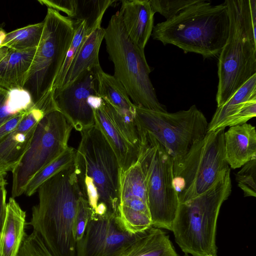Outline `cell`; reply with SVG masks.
Masks as SVG:
<instances>
[{"mask_svg":"<svg viewBox=\"0 0 256 256\" xmlns=\"http://www.w3.org/2000/svg\"><path fill=\"white\" fill-rule=\"evenodd\" d=\"M28 224L54 256H76V218L82 196L74 163L44 182Z\"/></svg>","mask_w":256,"mask_h":256,"instance_id":"cell-1","label":"cell"},{"mask_svg":"<svg viewBox=\"0 0 256 256\" xmlns=\"http://www.w3.org/2000/svg\"><path fill=\"white\" fill-rule=\"evenodd\" d=\"M74 164L82 196L93 216L114 214L120 200V168L112 147L95 124L81 132Z\"/></svg>","mask_w":256,"mask_h":256,"instance_id":"cell-2","label":"cell"},{"mask_svg":"<svg viewBox=\"0 0 256 256\" xmlns=\"http://www.w3.org/2000/svg\"><path fill=\"white\" fill-rule=\"evenodd\" d=\"M230 20L224 2L202 0L154 26L151 36L204 58L219 55L228 38Z\"/></svg>","mask_w":256,"mask_h":256,"instance_id":"cell-3","label":"cell"},{"mask_svg":"<svg viewBox=\"0 0 256 256\" xmlns=\"http://www.w3.org/2000/svg\"><path fill=\"white\" fill-rule=\"evenodd\" d=\"M42 36L28 71L23 89L36 108L44 115L58 110L53 87L71 44L74 34L73 20L59 12L48 8Z\"/></svg>","mask_w":256,"mask_h":256,"instance_id":"cell-4","label":"cell"},{"mask_svg":"<svg viewBox=\"0 0 256 256\" xmlns=\"http://www.w3.org/2000/svg\"><path fill=\"white\" fill-rule=\"evenodd\" d=\"M230 20L226 42L218 58L217 107L256 74V40L249 0H226Z\"/></svg>","mask_w":256,"mask_h":256,"instance_id":"cell-5","label":"cell"},{"mask_svg":"<svg viewBox=\"0 0 256 256\" xmlns=\"http://www.w3.org/2000/svg\"><path fill=\"white\" fill-rule=\"evenodd\" d=\"M230 170L212 188L184 202L179 203L172 231L185 254L217 256V220L222 204L232 192Z\"/></svg>","mask_w":256,"mask_h":256,"instance_id":"cell-6","label":"cell"},{"mask_svg":"<svg viewBox=\"0 0 256 256\" xmlns=\"http://www.w3.org/2000/svg\"><path fill=\"white\" fill-rule=\"evenodd\" d=\"M106 50L114 66V76L122 84L133 104L138 106L166 112L161 104L150 78L151 70L144 50L127 35L118 12L104 28Z\"/></svg>","mask_w":256,"mask_h":256,"instance_id":"cell-7","label":"cell"},{"mask_svg":"<svg viewBox=\"0 0 256 256\" xmlns=\"http://www.w3.org/2000/svg\"><path fill=\"white\" fill-rule=\"evenodd\" d=\"M138 134L137 161L144 175L152 226L172 231L179 204L174 186V159L150 134L138 131Z\"/></svg>","mask_w":256,"mask_h":256,"instance_id":"cell-8","label":"cell"},{"mask_svg":"<svg viewBox=\"0 0 256 256\" xmlns=\"http://www.w3.org/2000/svg\"><path fill=\"white\" fill-rule=\"evenodd\" d=\"M224 130L207 132L174 166V186L179 203L207 192L230 170L225 158Z\"/></svg>","mask_w":256,"mask_h":256,"instance_id":"cell-9","label":"cell"},{"mask_svg":"<svg viewBox=\"0 0 256 256\" xmlns=\"http://www.w3.org/2000/svg\"><path fill=\"white\" fill-rule=\"evenodd\" d=\"M138 131L152 135L174 159V166L183 159L192 146L207 133L208 122L194 104L188 110L168 112L135 106Z\"/></svg>","mask_w":256,"mask_h":256,"instance_id":"cell-10","label":"cell"},{"mask_svg":"<svg viewBox=\"0 0 256 256\" xmlns=\"http://www.w3.org/2000/svg\"><path fill=\"white\" fill-rule=\"evenodd\" d=\"M72 128L59 110L44 116L36 126L28 148L12 172V198L24 194L32 177L68 148Z\"/></svg>","mask_w":256,"mask_h":256,"instance_id":"cell-11","label":"cell"},{"mask_svg":"<svg viewBox=\"0 0 256 256\" xmlns=\"http://www.w3.org/2000/svg\"><path fill=\"white\" fill-rule=\"evenodd\" d=\"M100 68L98 66L87 69L72 82L54 93L58 110L80 132L95 125L90 100L100 96L98 72Z\"/></svg>","mask_w":256,"mask_h":256,"instance_id":"cell-12","label":"cell"},{"mask_svg":"<svg viewBox=\"0 0 256 256\" xmlns=\"http://www.w3.org/2000/svg\"><path fill=\"white\" fill-rule=\"evenodd\" d=\"M116 220L126 232L134 234L152 226L142 176L128 172L120 178V200Z\"/></svg>","mask_w":256,"mask_h":256,"instance_id":"cell-13","label":"cell"},{"mask_svg":"<svg viewBox=\"0 0 256 256\" xmlns=\"http://www.w3.org/2000/svg\"><path fill=\"white\" fill-rule=\"evenodd\" d=\"M135 234L122 229L114 214L92 216L76 242V256H112Z\"/></svg>","mask_w":256,"mask_h":256,"instance_id":"cell-14","label":"cell"},{"mask_svg":"<svg viewBox=\"0 0 256 256\" xmlns=\"http://www.w3.org/2000/svg\"><path fill=\"white\" fill-rule=\"evenodd\" d=\"M92 108L95 124L115 153L121 170H126L137 162L139 148L128 140L116 121L115 108L107 100L98 96L93 102Z\"/></svg>","mask_w":256,"mask_h":256,"instance_id":"cell-15","label":"cell"},{"mask_svg":"<svg viewBox=\"0 0 256 256\" xmlns=\"http://www.w3.org/2000/svg\"><path fill=\"white\" fill-rule=\"evenodd\" d=\"M256 116V74L246 82L224 104L217 107L207 132L242 124Z\"/></svg>","mask_w":256,"mask_h":256,"instance_id":"cell-16","label":"cell"},{"mask_svg":"<svg viewBox=\"0 0 256 256\" xmlns=\"http://www.w3.org/2000/svg\"><path fill=\"white\" fill-rule=\"evenodd\" d=\"M44 112L33 107L18 127L0 138V172H12L28 148L36 126Z\"/></svg>","mask_w":256,"mask_h":256,"instance_id":"cell-17","label":"cell"},{"mask_svg":"<svg viewBox=\"0 0 256 256\" xmlns=\"http://www.w3.org/2000/svg\"><path fill=\"white\" fill-rule=\"evenodd\" d=\"M126 32L144 50L154 28V15L150 0H124L118 12Z\"/></svg>","mask_w":256,"mask_h":256,"instance_id":"cell-18","label":"cell"},{"mask_svg":"<svg viewBox=\"0 0 256 256\" xmlns=\"http://www.w3.org/2000/svg\"><path fill=\"white\" fill-rule=\"evenodd\" d=\"M100 96L110 104L124 120L134 142L140 144L136 124L135 105L130 100L125 88L114 76L100 68L98 72Z\"/></svg>","mask_w":256,"mask_h":256,"instance_id":"cell-19","label":"cell"},{"mask_svg":"<svg viewBox=\"0 0 256 256\" xmlns=\"http://www.w3.org/2000/svg\"><path fill=\"white\" fill-rule=\"evenodd\" d=\"M225 158L233 169L256 159V131L250 124L232 126L224 134Z\"/></svg>","mask_w":256,"mask_h":256,"instance_id":"cell-20","label":"cell"},{"mask_svg":"<svg viewBox=\"0 0 256 256\" xmlns=\"http://www.w3.org/2000/svg\"><path fill=\"white\" fill-rule=\"evenodd\" d=\"M112 256H180L169 236L161 228L150 227L136 234Z\"/></svg>","mask_w":256,"mask_h":256,"instance_id":"cell-21","label":"cell"},{"mask_svg":"<svg viewBox=\"0 0 256 256\" xmlns=\"http://www.w3.org/2000/svg\"><path fill=\"white\" fill-rule=\"evenodd\" d=\"M26 212L10 198L0 238V256H17L26 234Z\"/></svg>","mask_w":256,"mask_h":256,"instance_id":"cell-22","label":"cell"},{"mask_svg":"<svg viewBox=\"0 0 256 256\" xmlns=\"http://www.w3.org/2000/svg\"><path fill=\"white\" fill-rule=\"evenodd\" d=\"M36 50L9 49L0 62V87L8 90L23 89Z\"/></svg>","mask_w":256,"mask_h":256,"instance_id":"cell-23","label":"cell"},{"mask_svg":"<svg viewBox=\"0 0 256 256\" xmlns=\"http://www.w3.org/2000/svg\"><path fill=\"white\" fill-rule=\"evenodd\" d=\"M104 34V28L101 26L86 37L68 72L62 87L72 82L87 69L100 66L98 54Z\"/></svg>","mask_w":256,"mask_h":256,"instance_id":"cell-24","label":"cell"},{"mask_svg":"<svg viewBox=\"0 0 256 256\" xmlns=\"http://www.w3.org/2000/svg\"><path fill=\"white\" fill-rule=\"evenodd\" d=\"M34 106L30 96L24 89L8 90L0 87V126Z\"/></svg>","mask_w":256,"mask_h":256,"instance_id":"cell-25","label":"cell"},{"mask_svg":"<svg viewBox=\"0 0 256 256\" xmlns=\"http://www.w3.org/2000/svg\"><path fill=\"white\" fill-rule=\"evenodd\" d=\"M44 26L42 21L6 33L2 46L18 51L36 48L42 36Z\"/></svg>","mask_w":256,"mask_h":256,"instance_id":"cell-26","label":"cell"},{"mask_svg":"<svg viewBox=\"0 0 256 256\" xmlns=\"http://www.w3.org/2000/svg\"><path fill=\"white\" fill-rule=\"evenodd\" d=\"M114 0H78L74 22L84 21L88 32L90 34L101 27L103 16L108 7L116 2Z\"/></svg>","mask_w":256,"mask_h":256,"instance_id":"cell-27","label":"cell"},{"mask_svg":"<svg viewBox=\"0 0 256 256\" xmlns=\"http://www.w3.org/2000/svg\"><path fill=\"white\" fill-rule=\"evenodd\" d=\"M76 154V149L68 146L58 157L32 177L26 186L24 194L28 196L33 195L46 180L74 164Z\"/></svg>","mask_w":256,"mask_h":256,"instance_id":"cell-28","label":"cell"},{"mask_svg":"<svg viewBox=\"0 0 256 256\" xmlns=\"http://www.w3.org/2000/svg\"><path fill=\"white\" fill-rule=\"evenodd\" d=\"M74 23L75 28L74 36L64 63L55 80L53 87L54 93L62 87L68 72L76 58L83 42L90 34L88 32L84 21L74 22Z\"/></svg>","mask_w":256,"mask_h":256,"instance_id":"cell-29","label":"cell"},{"mask_svg":"<svg viewBox=\"0 0 256 256\" xmlns=\"http://www.w3.org/2000/svg\"><path fill=\"white\" fill-rule=\"evenodd\" d=\"M236 174L238 186L244 196H256V159L249 161L242 166Z\"/></svg>","mask_w":256,"mask_h":256,"instance_id":"cell-30","label":"cell"},{"mask_svg":"<svg viewBox=\"0 0 256 256\" xmlns=\"http://www.w3.org/2000/svg\"><path fill=\"white\" fill-rule=\"evenodd\" d=\"M202 0H150L153 12H158L166 20L176 16L188 7Z\"/></svg>","mask_w":256,"mask_h":256,"instance_id":"cell-31","label":"cell"},{"mask_svg":"<svg viewBox=\"0 0 256 256\" xmlns=\"http://www.w3.org/2000/svg\"><path fill=\"white\" fill-rule=\"evenodd\" d=\"M93 211L88 201L83 197L80 198L76 218V239L80 240L82 237L86 224L93 216Z\"/></svg>","mask_w":256,"mask_h":256,"instance_id":"cell-32","label":"cell"},{"mask_svg":"<svg viewBox=\"0 0 256 256\" xmlns=\"http://www.w3.org/2000/svg\"><path fill=\"white\" fill-rule=\"evenodd\" d=\"M38 2L48 8L66 13L70 18L76 16V0H38Z\"/></svg>","mask_w":256,"mask_h":256,"instance_id":"cell-33","label":"cell"},{"mask_svg":"<svg viewBox=\"0 0 256 256\" xmlns=\"http://www.w3.org/2000/svg\"><path fill=\"white\" fill-rule=\"evenodd\" d=\"M27 112L16 116L2 124L0 126V138L14 130L18 127Z\"/></svg>","mask_w":256,"mask_h":256,"instance_id":"cell-34","label":"cell"},{"mask_svg":"<svg viewBox=\"0 0 256 256\" xmlns=\"http://www.w3.org/2000/svg\"><path fill=\"white\" fill-rule=\"evenodd\" d=\"M6 185L0 186V238L6 211Z\"/></svg>","mask_w":256,"mask_h":256,"instance_id":"cell-35","label":"cell"},{"mask_svg":"<svg viewBox=\"0 0 256 256\" xmlns=\"http://www.w3.org/2000/svg\"><path fill=\"white\" fill-rule=\"evenodd\" d=\"M17 256H36V255L24 238Z\"/></svg>","mask_w":256,"mask_h":256,"instance_id":"cell-36","label":"cell"},{"mask_svg":"<svg viewBox=\"0 0 256 256\" xmlns=\"http://www.w3.org/2000/svg\"><path fill=\"white\" fill-rule=\"evenodd\" d=\"M9 48L2 46L0 47V62L3 60V58L6 56L8 53Z\"/></svg>","mask_w":256,"mask_h":256,"instance_id":"cell-37","label":"cell"},{"mask_svg":"<svg viewBox=\"0 0 256 256\" xmlns=\"http://www.w3.org/2000/svg\"><path fill=\"white\" fill-rule=\"evenodd\" d=\"M6 174V172H0V186L6 185L7 184L6 180L5 179Z\"/></svg>","mask_w":256,"mask_h":256,"instance_id":"cell-38","label":"cell"},{"mask_svg":"<svg viewBox=\"0 0 256 256\" xmlns=\"http://www.w3.org/2000/svg\"><path fill=\"white\" fill-rule=\"evenodd\" d=\"M6 34V31L0 26V47L2 46Z\"/></svg>","mask_w":256,"mask_h":256,"instance_id":"cell-39","label":"cell"},{"mask_svg":"<svg viewBox=\"0 0 256 256\" xmlns=\"http://www.w3.org/2000/svg\"><path fill=\"white\" fill-rule=\"evenodd\" d=\"M192 256L191 255H189V254H185L184 256Z\"/></svg>","mask_w":256,"mask_h":256,"instance_id":"cell-40","label":"cell"},{"mask_svg":"<svg viewBox=\"0 0 256 256\" xmlns=\"http://www.w3.org/2000/svg\"><path fill=\"white\" fill-rule=\"evenodd\" d=\"M204 256H212L211 254H206V255H204Z\"/></svg>","mask_w":256,"mask_h":256,"instance_id":"cell-41","label":"cell"}]
</instances>
